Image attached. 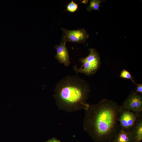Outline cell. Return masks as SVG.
I'll use <instances>...</instances> for the list:
<instances>
[{
	"instance_id": "1",
	"label": "cell",
	"mask_w": 142,
	"mask_h": 142,
	"mask_svg": "<svg viewBox=\"0 0 142 142\" xmlns=\"http://www.w3.org/2000/svg\"><path fill=\"white\" fill-rule=\"evenodd\" d=\"M122 109L121 105L106 99L89 104L85 110L84 130L95 142L113 141L120 129L118 120Z\"/></svg>"
},
{
	"instance_id": "2",
	"label": "cell",
	"mask_w": 142,
	"mask_h": 142,
	"mask_svg": "<svg viewBox=\"0 0 142 142\" xmlns=\"http://www.w3.org/2000/svg\"><path fill=\"white\" fill-rule=\"evenodd\" d=\"M90 90L86 80L77 75H68L56 84L53 96L59 109L68 113L85 110L89 105L87 101Z\"/></svg>"
},
{
	"instance_id": "3",
	"label": "cell",
	"mask_w": 142,
	"mask_h": 142,
	"mask_svg": "<svg viewBox=\"0 0 142 142\" xmlns=\"http://www.w3.org/2000/svg\"><path fill=\"white\" fill-rule=\"evenodd\" d=\"M89 54L85 58H81L79 60L82 63L80 68L76 65L73 67V69L77 74L83 73L90 76L94 74L100 67V57L97 50L93 48L89 49Z\"/></svg>"
},
{
	"instance_id": "4",
	"label": "cell",
	"mask_w": 142,
	"mask_h": 142,
	"mask_svg": "<svg viewBox=\"0 0 142 142\" xmlns=\"http://www.w3.org/2000/svg\"><path fill=\"white\" fill-rule=\"evenodd\" d=\"M141 115L123 108L118 120L120 129L125 131L130 130Z\"/></svg>"
},
{
	"instance_id": "5",
	"label": "cell",
	"mask_w": 142,
	"mask_h": 142,
	"mask_svg": "<svg viewBox=\"0 0 142 142\" xmlns=\"http://www.w3.org/2000/svg\"><path fill=\"white\" fill-rule=\"evenodd\" d=\"M123 108L130 110L136 114H140L142 110V94L133 91L121 105Z\"/></svg>"
},
{
	"instance_id": "6",
	"label": "cell",
	"mask_w": 142,
	"mask_h": 142,
	"mask_svg": "<svg viewBox=\"0 0 142 142\" xmlns=\"http://www.w3.org/2000/svg\"><path fill=\"white\" fill-rule=\"evenodd\" d=\"M63 32L62 38L67 41L79 43H84L87 40L89 36L86 30L83 28L70 30L61 28Z\"/></svg>"
},
{
	"instance_id": "7",
	"label": "cell",
	"mask_w": 142,
	"mask_h": 142,
	"mask_svg": "<svg viewBox=\"0 0 142 142\" xmlns=\"http://www.w3.org/2000/svg\"><path fill=\"white\" fill-rule=\"evenodd\" d=\"M67 40L62 38L60 44L55 45L54 48L56 50L55 57L59 62L63 64L66 67L69 66L70 63L69 55L66 46Z\"/></svg>"
},
{
	"instance_id": "8",
	"label": "cell",
	"mask_w": 142,
	"mask_h": 142,
	"mask_svg": "<svg viewBox=\"0 0 142 142\" xmlns=\"http://www.w3.org/2000/svg\"><path fill=\"white\" fill-rule=\"evenodd\" d=\"M112 141L114 142H135L134 138L130 130L125 131L121 129Z\"/></svg>"
},
{
	"instance_id": "9",
	"label": "cell",
	"mask_w": 142,
	"mask_h": 142,
	"mask_svg": "<svg viewBox=\"0 0 142 142\" xmlns=\"http://www.w3.org/2000/svg\"><path fill=\"white\" fill-rule=\"evenodd\" d=\"M141 115L130 130L135 139V142H141L142 140V118Z\"/></svg>"
},
{
	"instance_id": "10",
	"label": "cell",
	"mask_w": 142,
	"mask_h": 142,
	"mask_svg": "<svg viewBox=\"0 0 142 142\" xmlns=\"http://www.w3.org/2000/svg\"><path fill=\"white\" fill-rule=\"evenodd\" d=\"M104 1L99 0H91L89 2V4L87 7V9L89 12L92 10H98L99 11V7L101 3Z\"/></svg>"
},
{
	"instance_id": "11",
	"label": "cell",
	"mask_w": 142,
	"mask_h": 142,
	"mask_svg": "<svg viewBox=\"0 0 142 142\" xmlns=\"http://www.w3.org/2000/svg\"><path fill=\"white\" fill-rule=\"evenodd\" d=\"M66 7V11L73 13L78 10V6L77 3L72 0L67 5Z\"/></svg>"
},
{
	"instance_id": "12",
	"label": "cell",
	"mask_w": 142,
	"mask_h": 142,
	"mask_svg": "<svg viewBox=\"0 0 142 142\" xmlns=\"http://www.w3.org/2000/svg\"><path fill=\"white\" fill-rule=\"evenodd\" d=\"M120 77L123 78L129 79L134 84L136 85L133 76L130 73L125 69H123L120 73Z\"/></svg>"
},
{
	"instance_id": "13",
	"label": "cell",
	"mask_w": 142,
	"mask_h": 142,
	"mask_svg": "<svg viewBox=\"0 0 142 142\" xmlns=\"http://www.w3.org/2000/svg\"><path fill=\"white\" fill-rule=\"evenodd\" d=\"M137 86L135 89V92L136 93L142 94V84H136Z\"/></svg>"
},
{
	"instance_id": "14",
	"label": "cell",
	"mask_w": 142,
	"mask_h": 142,
	"mask_svg": "<svg viewBox=\"0 0 142 142\" xmlns=\"http://www.w3.org/2000/svg\"><path fill=\"white\" fill-rule=\"evenodd\" d=\"M45 142H61V141L56 138H53L51 139H49Z\"/></svg>"
},
{
	"instance_id": "15",
	"label": "cell",
	"mask_w": 142,
	"mask_h": 142,
	"mask_svg": "<svg viewBox=\"0 0 142 142\" xmlns=\"http://www.w3.org/2000/svg\"><path fill=\"white\" fill-rule=\"evenodd\" d=\"M81 2L82 3L85 4H87L88 2V1L86 0H83L81 1Z\"/></svg>"
},
{
	"instance_id": "16",
	"label": "cell",
	"mask_w": 142,
	"mask_h": 142,
	"mask_svg": "<svg viewBox=\"0 0 142 142\" xmlns=\"http://www.w3.org/2000/svg\"><path fill=\"white\" fill-rule=\"evenodd\" d=\"M110 142H113V141H112Z\"/></svg>"
}]
</instances>
